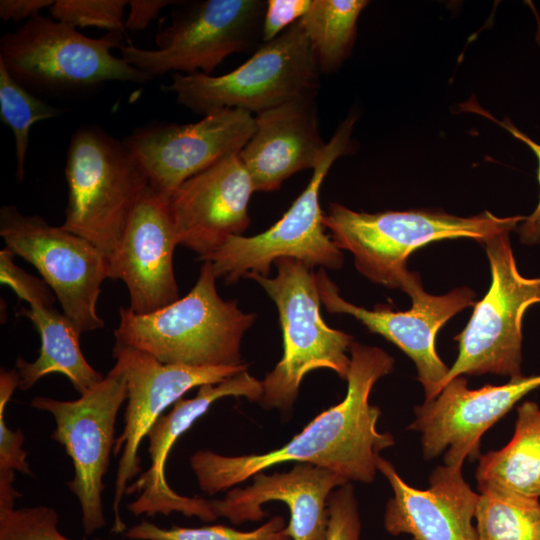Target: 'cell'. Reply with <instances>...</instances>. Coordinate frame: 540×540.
Returning a JSON list of instances; mask_svg holds the SVG:
<instances>
[{
  "instance_id": "1",
  "label": "cell",
  "mask_w": 540,
  "mask_h": 540,
  "mask_svg": "<svg viewBox=\"0 0 540 540\" xmlns=\"http://www.w3.org/2000/svg\"><path fill=\"white\" fill-rule=\"evenodd\" d=\"M350 353L345 398L318 414L282 447L239 456L195 452L189 460L201 491L214 495L288 462L327 468L348 481L372 482L380 452L394 445V437L378 431L381 412L369 403V396L375 383L393 371L394 359L379 347L354 341Z\"/></svg>"
},
{
  "instance_id": "2",
  "label": "cell",
  "mask_w": 540,
  "mask_h": 540,
  "mask_svg": "<svg viewBox=\"0 0 540 540\" xmlns=\"http://www.w3.org/2000/svg\"><path fill=\"white\" fill-rule=\"evenodd\" d=\"M212 264L204 261L190 292L148 314L120 308L117 342L146 352L164 364L218 367L242 364L241 342L255 314L236 300L222 299Z\"/></svg>"
},
{
  "instance_id": "3",
  "label": "cell",
  "mask_w": 540,
  "mask_h": 540,
  "mask_svg": "<svg viewBox=\"0 0 540 540\" xmlns=\"http://www.w3.org/2000/svg\"><path fill=\"white\" fill-rule=\"evenodd\" d=\"M524 216L498 217L485 211L471 217L426 210L366 213L331 203L324 225L339 249L354 256L357 270L372 282L404 292L414 272L407 259L415 250L445 239L469 238L484 244L511 232Z\"/></svg>"
},
{
  "instance_id": "4",
  "label": "cell",
  "mask_w": 540,
  "mask_h": 540,
  "mask_svg": "<svg viewBox=\"0 0 540 540\" xmlns=\"http://www.w3.org/2000/svg\"><path fill=\"white\" fill-rule=\"evenodd\" d=\"M65 178L68 197L61 227L110 258L149 186L145 173L123 141L98 126H83L70 139Z\"/></svg>"
},
{
  "instance_id": "5",
  "label": "cell",
  "mask_w": 540,
  "mask_h": 540,
  "mask_svg": "<svg viewBox=\"0 0 540 540\" xmlns=\"http://www.w3.org/2000/svg\"><path fill=\"white\" fill-rule=\"evenodd\" d=\"M277 274L269 278L249 272L275 303L283 333V356L261 381L259 403L265 408L290 409L303 378L315 369H330L346 380L351 359L347 355L353 337L327 326L320 314L321 299L314 267L281 258Z\"/></svg>"
},
{
  "instance_id": "6",
  "label": "cell",
  "mask_w": 540,
  "mask_h": 540,
  "mask_svg": "<svg viewBox=\"0 0 540 540\" xmlns=\"http://www.w3.org/2000/svg\"><path fill=\"white\" fill-rule=\"evenodd\" d=\"M320 70L301 19L259 45L242 65L219 76L173 73L161 86L179 104L205 116L239 109L258 114L294 98L317 95Z\"/></svg>"
},
{
  "instance_id": "7",
  "label": "cell",
  "mask_w": 540,
  "mask_h": 540,
  "mask_svg": "<svg viewBox=\"0 0 540 540\" xmlns=\"http://www.w3.org/2000/svg\"><path fill=\"white\" fill-rule=\"evenodd\" d=\"M122 38L120 32L91 38L69 24L38 15L2 36L0 62L27 89L69 92L109 81L147 82L149 76L113 55Z\"/></svg>"
},
{
  "instance_id": "8",
  "label": "cell",
  "mask_w": 540,
  "mask_h": 540,
  "mask_svg": "<svg viewBox=\"0 0 540 540\" xmlns=\"http://www.w3.org/2000/svg\"><path fill=\"white\" fill-rule=\"evenodd\" d=\"M355 119L350 115L339 125L308 185L280 220L254 236H231L217 251L199 259L211 262L216 278L223 277L230 284L249 272L267 276L272 264L281 258L295 259L311 267H342L343 254L325 232L319 198L322 182L333 163L353 148Z\"/></svg>"
},
{
  "instance_id": "9",
  "label": "cell",
  "mask_w": 540,
  "mask_h": 540,
  "mask_svg": "<svg viewBox=\"0 0 540 540\" xmlns=\"http://www.w3.org/2000/svg\"><path fill=\"white\" fill-rule=\"evenodd\" d=\"M156 49L121 45V57L152 78L168 72L210 73L229 55L262 44L263 0L177 1Z\"/></svg>"
},
{
  "instance_id": "10",
  "label": "cell",
  "mask_w": 540,
  "mask_h": 540,
  "mask_svg": "<svg viewBox=\"0 0 540 540\" xmlns=\"http://www.w3.org/2000/svg\"><path fill=\"white\" fill-rule=\"evenodd\" d=\"M510 232L488 239L485 247L491 284L475 303L466 327L454 339L459 353L449 368L442 388L463 376L495 374L522 377V319L526 310L540 303V277L519 272L509 238Z\"/></svg>"
},
{
  "instance_id": "11",
  "label": "cell",
  "mask_w": 540,
  "mask_h": 540,
  "mask_svg": "<svg viewBox=\"0 0 540 540\" xmlns=\"http://www.w3.org/2000/svg\"><path fill=\"white\" fill-rule=\"evenodd\" d=\"M0 236L6 248L38 270L81 334L104 326L97 301L110 261L100 249L38 215L22 214L15 205L0 209Z\"/></svg>"
},
{
  "instance_id": "12",
  "label": "cell",
  "mask_w": 540,
  "mask_h": 540,
  "mask_svg": "<svg viewBox=\"0 0 540 540\" xmlns=\"http://www.w3.org/2000/svg\"><path fill=\"white\" fill-rule=\"evenodd\" d=\"M128 398L126 377L116 363L108 374L76 400L36 396L30 405L52 414L56 428L51 438L72 459L74 476L67 482L81 508L85 535L105 527L102 492L115 444L117 414Z\"/></svg>"
},
{
  "instance_id": "13",
  "label": "cell",
  "mask_w": 540,
  "mask_h": 540,
  "mask_svg": "<svg viewBox=\"0 0 540 540\" xmlns=\"http://www.w3.org/2000/svg\"><path fill=\"white\" fill-rule=\"evenodd\" d=\"M115 363L123 371L128 388L124 428L115 439L113 454L120 452L113 500L114 523L111 531L123 533L126 524L120 515V504L128 482L141 473L138 450L144 437L163 415L164 410L192 388L217 384L247 370V364L218 367H190L164 364L152 355L115 341Z\"/></svg>"
},
{
  "instance_id": "14",
  "label": "cell",
  "mask_w": 540,
  "mask_h": 540,
  "mask_svg": "<svg viewBox=\"0 0 540 540\" xmlns=\"http://www.w3.org/2000/svg\"><path fill=\"white\" fill-rule=\"evenodd\" d=\"M316 281L321 303L329 313L352 315L369 331L394 343L414 362L425 401L440 393L449 368L436 352L435 337L449 319L475 305L473 290L458 287L443 295H433L424 290L420 276L414 272L404 290L412 299L409 310H369L342 298L324 268L316 272Z\"/></svg>"
},
{
  "instance_id": "15",
  "label": "cell",
  "mask_w": 540,
  "mask_h": 540,
  "mask_svg": "<svg viewBox=\"0 0 540 540\" xmlns=\"http://www.w3.org/2000/svg\"><path fill=\"white\" fill-rule=\"evenodd\" d=\"M255 129L253 114L224 109L193 123L149 124L133 131L123 142L149 185L170 196L189 178L239 153Z\"/></svg>"
},
{
  "instance_id": "16",
  "label": "cell",
  "mask_w": 540,
  "mask_h": 540,
  "mask_svg": "<svg viewBox=\"0 0 540 540\" xmlns=\"http://www.w3.org/2000/svg\"><path fill=\"white\" fill-rule=\"evenodd\" d=\"M538 387L540 375L479 389H469L466 378L459 376L435 398L415 406V419L407 429L420 433L425 459H434L445 451L444 465L462 468L467 458H479L483 434Z\"/></svg>"
},
{
  "instance_id": "17",
  "label": "cell",
  "mask_w": 540,
  "mask_h": 540,
  "mask_svg": "<svg viewBox=\"0 0 540 540\" xmlns=\"http://www.w3.org/2000/svg\"><path fill=\"white\" fill-rule=\"evenodd\" d=\"M177 245L169 196L149 185L109 258V279L125 283L132 312L148 314L180 298L173 267Z\"/></svg>"
},
{
  "instance_id": "18",
  "label": "cell",
  "mask_w": 540,
  "mask_h": 540,
  "mask_svg": "<svg viewBox=\"0 0 540 540\" xmlns=\"http://www.w3.org/2000/svg\"><path fill=\"white\" fill-rule=\"evenodd\" d=\"M262 394V382L245 370L217 384L200 386L194 398L176 401L172 410L159 417L146 436L149 440L151 465L127 486L125 495L138 494L134 501L127 504L128 511L135 516L145 514L152 517L178 512L188 517L196 516L203 521L216 520L218 517L213 511L211 500L179 495L169 486L165 476L167 457L177 439L216 400L243 396L259 402Z\"/></svg>"
},
{
  "instance_id": "19",
  "label": "cell",
  "mask_w": 540,
  "mask_h": 540,
  "mask_svg": "<svg viewBox=\"0 0 540 540\" xmlns=\"http://www.w3.org/2000/svg\"><path fill=\"white\" fill-rule=\"evenodd\" d=\"M255 192L239 154H231L189 178L170 196L169 206L178 245L198 254L217 251L250 223L248 204Z\"/></svg>"
},
{
  "instance_id": "20",
  "label": "cell",
  "mask_w": 540,
  "mask_h": 540,
  "mask_svg": "<svg viewBox=\"0 0 540 540\" xmlns=\"http://www.w3.org/2000/svg\"><path fill=\"white\" fill-rule=\"evenodd\" d=\"M376 466L393 490L384 513V527L391 535L408 534L412 540H479L472 524L479 494L465 481L462 468L436 467L428 488L421 490L408 485L381 456Z\"/></svg>"
},
{
  "instance_id": "21",
  "label": "cell",
  "mask_w": 540,
  "mask_h": 540,
  "mask_svg": "<svg viewBox=\"0 0 540 540\" xmlns=\"http://www.w3.org/2000/svg\"><path fill=\"white\" fill-rule=\"evenodd\" d=\"M347 482L327 468L297 463L285 473L259 472L253 476L252 484L231 489L223 499L211 500V505L217 517L240 525L262 520L266 515L263 504L282 501L290 511L285 532L291 540H326L328 497Z\"/></svg>"
},
{
  "instance_id": "22",
  "label": "cell",
  "mask_w": 540,
  "mask_h": 540,
  "mask_svg": "<svg viewBox=\"0 0 540 540\" xmlns=\"http://www.w3.org/2000/svg\"><path fill=\"white\" fill-rule=\"evenodd\" d=\"M315 98L300 96L254 115L256 129L238 154L255 191L277 190L321 159L327 142L320 134Z\"/></svg>"
},
{
  "instance_id": "23",
  "label": "cell",
  "mask_w": 540,
  "mask_h": 540,
  "mask_svg": "<svg viewBox=\"0 0 540 540\" xmlns=\"http://www.w3.org/2000/svg\"><path fill=\"white\" fill-rule=\"evenodd\" d=\"M17 315L28 318L41 339L40 353L35 361L17 358L20 390L26 391L42 377L58 373L67 377L82 395L104 378L85 359L79 344L81 333L64 313L35 301L29 303V308L20 307Z\"/></svg>"
},
{
  "instance_id": "24",
  "label": "cell",
  "mask_w": 540,
  "mask_h": 540,
  "mask_svg": "<svg viewBox=\"0 0 540 540\" xmlns=\"http://www.w3.org/2000/svg\"><path fill=\"white\" fill-rule=\"evenodd\" d=\"M478 490L497 488L540 498V407L525 401L517 407L511 440L501 449L479 456Z\"/></svg>"
},
{
  "instance_id": "25",
  "label": "cell",
  "mask_w": 540,
  "mask_h": 540,
  "mask_svg": "<svg viewBox=\"0 0 540 540\" xmlns=\"http://www.w3.org/2000/svg\"><path fill=\"white\" fill-rule=\"evenodd\" d=\"M365 0H312L301 22L320 72L337 70L349 55Z\"/></svg>"
},
{
  "instance_id": "26",
  "label": "cell",
  "mask_w": 540,
  "mask_h": 540,
  "mask_svg": "<svg viewBox=\"0 0 540 540\" xmlns=\"http://www.w3.org/2000/svg\"><path fill=\"white\" fill-rule=\"evenodd\" d=\"M476 530L479 540H540V502L513 492L479 489Z\"/></svg>"
},
{
  "instance_id": "27",
  "label": "cell",
  "mask_w": 540,
  "mask_h": 540,
  "mask_svg": "<svg viewBox=\"0 0 540 540\" xmlns=\"http://www.w3.org/2000/svg\"><path fill=\"white\" fill-rule=\"evenodd\" d=\"M63 113L62 108L53 106L29 92L0 62V119L13 132L16 175L19 181L24 176L31 127L40 120L59 117Z\"/></svg>"
},
{
  "instance_id": "28",
  "label": "cell",
  "mask_w": 540,
  "mask_h": 540,
  "mask_svg": "<svg viewBox=\"0 0 540 540\" xmlns=\"http://www.w3.org/2000/svg\"><path fill=\"white\" fill-rule=\"evenodd\" d=\"M285 527L281 516H275L257 529L246 532L224 525L162 528L143 520L127 528L123 535L131 540H291Z\"/></svg>"
},
{
  "instance_id": "29",
  "label": "cell",
  "mask_w": 540,
  "mask_h": 540,
  "mask_svg": "<svg viewBox=\"0 0 540 540\" xmlns=\"http://www.w3.org/2000/svg\"><path fill=\"white\" fill-rule=\"evenodd\" d=\"M126 0H56L50 7L54 20L75 28L96 27L124 33Z\"/></svg>"
},
{
  "instance_id": "30",
  "label": "cell",
  "mask_w": 540,
  "mask_h": 540,
  "mask_svg": "<svg viewBox=\"0 0 540 540\" xmlns=\"http://www.w3.org/2000/svg\"><path fill=\"white\" fill-rule=\"evenodd\" d=\"M58 522L57 512L48 506L0 505V540H73L59 532Z\"/></svg>"
},
{
  "instance_id": "31",
  "label": "cell",
  "mask_w": 540,
  "mask_h": 540,
  "mask_svg": "<svg viewBox=\"0 0 540 540\" xmlns=\"http://www.w3.org/2000/svg\"><path fill=\"white\" fill-rule=\"evenodd\" d=\"M19 385V375L15 370L0 372V472L18 471L33 475L27 462V452L22 448L24 434L21 428L13 431L5 421V408L14 390Z\"/></svg>"
},
{
  "instance_id": "32",
  "label": "cell",
  "mask_w": 540,
  "mask_h": 540,
  "mask_svg": "<svg viewBox=\"0 0 540 540\" xmlns=\"http://www.w3.org/2000/svg\"><path fill=\"white\" fill-rule=\"evenodd\" d=\"M326 540H360L361 522L352 485L339 486L328 497Z\"/></svg>"
},
{
  "instance_id": "33",
  "label": "cell",
  "mask_w": 540,
  "mask_h": 540,
  "mask_svg": "<svg viewBox=\"0 0 540 540\" xmlns=\"http://www.w3.org/2000/svg\"><path fill=\"white\" fill-rule=\"evenodd\" d=\"M14 254L4 248L0 251V282L9 286L20 300L41 302L52 307L55 294L47 283L18 267L13 261Z\"/></svg>"
},
{
  "instance_id": "34",
  "label": "cell",
  "mask_w": 540,
  "mask_h": 540,
  "mask_svg": "<svg viewBox=\"0 0 540 540\" xmlns=\"http://www.w3.org/2000/svg\"><path fill=\"white\" fill-rule=\"evenodd\" d=\"M312 0H268L262 25V43L279 36L292 24L300 20Z\"/></svg>"
},
{
  "instance_id": "35",
  "label": "cell",
  "mask_w": 540,
  "mask_h": 540,
  "mask_svg": "<svg viewBox=\"0 0 540 540\" xmlns=\"http://www.w3.org/2000/svg\"><path fill=\"white\" fill-rule=\"evenodd\" d=\"M488 118L498 123L506 130H508L514 137L527 144L531 150L535 153L538 159V180L540 184V144L534 142L526 134L516 128L509 119L499 121L488 114ZM517 232L519 234L520 241L525 245H534L540 243V198L535 210L525 217L521 225L518 227Z\"/></svg>"
},
{
  "instance_id": "36",
  "label": "cell",
  "mask_w": 540,
  "mask_h": 540,
  "mask_svg": "<svg viewBox=\"0 0 540 540\" xmlns=\"http://www.w3.org/2000/svg\"><path fill=\"white\" fill-rule=\"evenodd\" d=\"M176 1L172 0H130L125 18V28L133 31L144 30L160 11Z\"/></svg>"
},
{
  "instance_id": "37",
  "label": "cell",
  "mask_w": 540,
  "mask_h": 540,
  "mask_svg": "<svg viewBox=\"0 0 540 540\" xmlns=\"http://www.w3.org/2000/svg\"><path fill=\"white\" fill-rule=\"evenodd\" d=\"M53 0H1L0 18L5 21L30 20L39 15L45 7H51Z\"/></svg>"
},
{
  "instance_id": "38",
  "label": "cell",
  "mask_w": 540,
  "mask_h": 540,
  "mask_svg": "<svg viewBox=\"0 0 540 540\" xmlns=\"http://www.w3.org/2000/svg\"><path fill=\"white\" fill-rule=\"evenodd\" d=\"M95 540H105V539H95Z\"/></svg>"
}]
</instances>
